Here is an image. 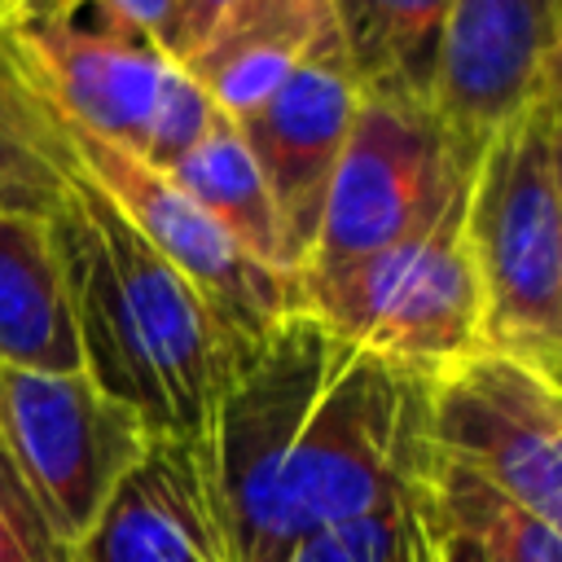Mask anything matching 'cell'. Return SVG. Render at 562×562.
I'll return each instance as SVG.
<instances>
[{
    "label": "cell",
    "instance_id": "cell-1",
    "mask_svg": "<svg viewBox=\"0 0 562 562\" xmlns=\"http://www.w3.org/2000/svg\"><path fill=\"white\" fill-rule=\"evenodd\" d=\"M48 224L70 290L79 369L154 439L202 443L241 342L79 167Z\"/></svg>",
    "mask_w": 562,
    "mask_h": 562
},
{
    "label": "cell",
    "instance_id": "cell-17",
    "mask_svg": "<svg viewBox=\"0 0 562 562\" xmlns=\"http://www.w3.org/2000/svg\"><path fill=\"white\" fill-rule=\"evenodd\" d=\"M220 119L211 92L176 61V70L167 75L162 83V97H158V110H154V123H149V136H145V149L136 154L145 167L154 171H171L206 132L211 123Z\"/></svg>",
    "mask_w": 562,
    "mask_h": 562
},
{
    "label": "cell",
    "instance_id": "cell-9",
    "mask_svg": "<svg viewBox=\"0 0 562 562\" xmlns=\"http://www.w3.org/2000/svg\"><path fill=\"white\" fill-rule=\"evenodd\" d=\"M360 105V79L347 61L342 35L312 44L285 83L237 123L277 211L281 259L303 272L316 246L329 176Z\"/></svg>",
    "mask_w": 562,
    "mask_h": 562
},
{
    "label": "cell",
    "instance_id": "cell-10",
    "mask_svg": "<svg viewBox=\"0 0 562 562\" xmlns=\"http://www.w3.org/2000/svg\"><path fill=\"white\" fill-rule=\"evenodd\" d=\"M562 0H448L430 110L457 140L483 145L558 88Z\"/></svg>",
    "mask_w": 562,
    "mask_h": 562
},
{
    "label": "cell",
    "instance_id": "cell-15",
    "mask_svg": "<svg viewBox=\"0 0 562 562\" xmlns=\"http://www.w3.org/2000/svg\"><path fill=\"white\" fill-rule=\"evenodd\" d=\"M334 18L364 92L430 101L448 0H334Z\"/></svg>",
    "mask_w": 562,
    "mask_h": 562
},
{
    "label": "cell",
    "instance_id": "cell-4",
    "mask_svg": "<svg viewBox=\"0 0 562 562\" xmlns=\"http://www.w3.org/2000/svg\"><path fill=\"white\" fill-rule=\"evenodd\" d=\"M465 198L430 228L347 263L299 272L303 312L338 342L413 378H439L479 351V281L461 233Z\"/></svg>",
    "mask_w": 562,
    "mask_h": 562
},
{
    "label": "cell",
    "instance_id": "cell-16",
    "mask_svg": "<svg viewBox=\"0 0 562 562\" xmlns=\"http://www.w3.org/2000/svg\"><path fill=\"white\" fill-rule=\"evenodd\" d=\"M75 180L61 123L22 88L0 57V211L53 220Z\"/></svg>",
    "mask_w": 562,
    "mask_h": 562
},
{
    "label": "cell",
    "instance_id": "cell-20",
    "mask_svg": "<svg viewBox=\"0 0 562 562\" xmlns=\"http://www.w3.org/2000/svg\"><path fill=\"white\" fill-rule=\"evenodd\" d=\"M215 31H277L303 44H321L338 35V18L334 0H233Z\"/></svg>",
    "mask_w": 562,
    "mask_h": 562
},
{
    "label": "cell",
    "instance_id": "cell-11",
    "mask_svg": "<svg viewBox=\"0 0 562 562\" xmlns=\"http://www.w3.org/2000/svg\"><path fill=\"white\" fill-rule=\"evenodd\" d=\"M75 562H233L202 443L149 439Z\"/></svg>",
    "mask_w": 562,
    "mask_h": 562
},
{
    "label": "cell",
    "instance_id": "cell-12",
    "mask_svg": "<svg viewBox=\"0 0 562 562\" xmlns=\"http://www.w3.org/2000/svg\"><path fill=\"white\" fill-rule=\"evenodd\" d=\"M0 369H79L70 290L53 224L0 211Z\"/></svg>",
    "mask_w": 562,
    "mask_h": 562
},
{
    "label": "cell",
    "instance_id": "cell-18",
    "mask_svg": "<svg viewBox=\"0 0 562 562\" xmlns=\"http://www.w3.org/2000/svg\"><path fill=\"white\" fill-rule=\"evenodd\" d=\"M290 562H413L404 501H391L373 514L303 540Z\"/></svg>",
    "mask_w": 562,
    "mask_h": 562
},
{
    "label": "cell",
    "instance_id": "cell-21",
    "mask_svg": "<svg viewBox=\"0 0 562 562\" xmlns=\"http://www.w3.org/2000/svg\"><path fill=\"white\" fill-rule=\"evenodd\" d=\"M13 4H70V0H0V9H13ZM92 4L119 13L158 53H167L171 61H180V9H176V0H92Z\"/></svg>",
    "mask_w": 562,
    "mask_h": 562
},
{
    "label": "cell",
    "instance_id": "cell-3",
    "mask_svg": "<svg viewBox=\"0 0 562 562\" xmlns=\"http://www.w3.org/2000/svg\"><path fill=\"white\" fill-rule=\"evenodd\" d=\"M426 452V378L347 347L277 470L250 562H290L303 540L404 501Z\"/></svg>",
    "mask_w": 562,
    "mask_h": 562
},
{
    "label": "cell",
    "instance_id": "cell-19",
    "mask_svg": "<svg viewBox=\"0 0 562 562\" xmlns=\"http://www.w3.org/2000/svg\"><path fill=\"white\" fill-rule=\"evenodd\" d=\"M0 562H75V553L40 518L4 448H0Z\"/></svg>",
    "mask_w": 562,
    "mask_h": 562
},
{
    "label": "cell",
    "instance_id": "cell-5",
    "mask_svg": "<svg viewBox=\"0 0 562 562\" xmlns=\"http://www.w3.org/2000/svg\"><path fill=\"white\" fill-rule=\"evenodd\" d=\"M479 149L457 140L426 97L360 88L307 268L347 263L430 228L465 198Z\"/></svg>",
    "mask_w": 562,
    "mask_h": 562
},
{
    "label": "cell",
    "instance_id": "cell-7",
    "mask_svg": "<svg viewBox=\"0 0 562 562\" xmlns=\"http://www.w3.org/2000/svg\"><path fill=\"white\" fill-rule=\"evenodd\" d=\"M426 443L562 527V386L553 378L496 351L465 356L426 382Z\"/></svg>",
    "mask_w": 562,
    "mask_h": 562
},
{
    "label": "cell",
    "instance_id": "cell-13",
    "mask_svg": "<svg viewBox=\"0 0 562 562\" xmlns=\"http://www.w3.org/2000/svg\"><path fill=\"white\" fill-rule=\"evenodd\" d=\"M404 509L422 527L479 540L501 562H562V527L540 522L492 483L435 452H426V461L417 465L404 492Z\"/></svg>",
    "mask_w": 562,
    "mask_h": 562
},
{
    "label": "cell",
    "instance_id": "cell-14",
    "mask_svg": "<svg viewBox=\"0 0 562 562\" xmlns=\"http://www.w3.org/2000/svg\"><path fill=\"white\" fill-rule=\"evenodd\" d=\"M162 176L198 211H206L246 255H255L268 268L290 272L281 259V233H277V211H272L268 184L228 114H220L211 123V132Z\"/></svg>",
    "mask_w": 562,
    "mask_h": 562
},
{
    "label": "cell",
    "instance_id": "cell-23",
    "mask_svg": "<svg viewBox=\"0 0 562 562\" xmlns=\"http://www.w3.org/2000/svg\"><path fill=\"white\" fill-rule=\"evenodd\" d=\"M228 4L233 0H176V9H180V61L193 57L211 40V31L228 13Z\"/></svg>",
    "mask_w": 562,
    "mask_h": 562
},
{
    "label": "cell",
    "instance_id": "cell-8",
    "mask_svg": "<svg viewBox=\"0 0 562 562\" xmlns=\"http://www.w3.org/2000/svg\"><path fill=\"white\" fill-rule=\"evenodd\" d=\"M79 176L202 294L215 321L246 347L290 312H303L299 272H281L246 255L206 211H198L162 171L145 167L114 140L66 127Z\"/></svg>",
    "mask_w": 562,
    "mask_h": 562
},
{
    "label": "cell",
    "instance_id": "cell-6",
    "mask_svg": "<svg viewBox=\"0 0 562 562\" xmlns=\"http://www.w3.org/2000/svg\"><path fill=\"white\" fill-rule=\"evenodd\" d=\"M149 430L83 369H0V448L48 531L75 553L145 457Z\"/></svg>",
    "mask_w": 562,
    "mask_h": 562
},
{
    "label": "cell",
    "instance_id": "cell-2",
    "mask_svg": "<svg viewBox=\"0 0 562 562\" xmlns=\"http://www.w3.org/2000/svg\"><path fill=\"white\" fill-rule=\"evenodd\" d=\"M558 88L501 123L465 189V250L479 281V351L562 382V167Z\"/></svg>",
    "mask_w": 562,
    "mask_h": 562
},
{
    "label": "cell",
    "instance_id": "cell-22",
    "mask_svg": "<svg viewBox=\"0 0 562 562\" xmlns=\"http://www.w3.org/2000/svg\"><path fill=\"white\" fill-rule=\"evenodd\" d=\"M408 544H413V562H501L479 540H465V536H452V531H435V527H422L413 518H408Z\"/></svg>",
    "mask_w": 562,
    "mask_h": 562
}]
</instances>
